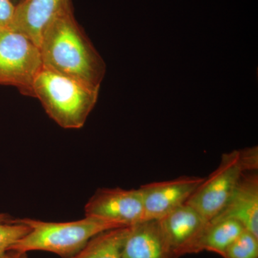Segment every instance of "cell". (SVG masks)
<instances>
[{
    "instance_id": "cell-1",
    "label": "cell",
    "mask_w": 258,
    "mask_h": 258,
    "mask_svg": "<svg viewBox=\"0 0 258 258\" xmlns=\"http://www.w3.org/2000/svg\"><path fill=\"white\" fill-rule=\"evenodd\" d=\"M39 49L45 69L100 88L106 63L76 21L71 0L45 29Z\"/></svg>"
},
{
    "instance_id": "cell-2",
    "label": "cell",
    "mask_w": 258,
    "mask_h": 258,
    "mask_svg": "<svg viewBox=\"0 0 258 258\" xmlns=\"http://www.w3.org/2000/svg\"><path fill=\"white\" fill-rule=\"evenodd\" d=\"M99 89L42 68L32 85V96L38 98L47 114L57 125L79 129L94 108Z\"/></svg>"
},
{
    "instance_id": "cell-3",
    "label": "cell",
    "mask_w": 258,
    "mask_h": 258,
    "mask_svg": "<svg viewBox=\"0 0 258 258\" xmlns=\"http://www.w3.org/2000/svg\"><path fill=\"white\" fill-rule=\"evenodd\" d=\"M29 226L30 232L18 241L9 252L27 253L41 250L71 258L98 234L111 229L123 227L115 222L98 217L85 216L82 220L66 222H49L20 219Z\"/></svg>"
},
{
    "instance_id": "cell-4",
    "label": "cell",
    "mask_w": 258,
    "mask_h": 258,
    "mask_svg": "<svg viewBox=\"0 0 258 258\" xmlns=\"http://www.w3.org/2000/svg\"><path fill=\"white\" fill-rule=\"evenodd\" d=\"M43 68L39 47L11 28H0V84L32 96V85Z\"/></svg>"
},
{
    "instance_id": "cell-5",
    "label": "cell",
    "mask_w": 258,
    "mask_h": 258,
    "mask_svg": "<svg viewBox=\"0 0 258 258\" xmlns=\"http://www.w3.org/2000/svg\"><path fill=\"white\" fill-rule=\"evenodd\" d=\"M245 171H249L241 150L222 154L218 167L205 178L186 203L210 221L225 207Z\"/></svg>"
},
{
    "instance_id": "cell-6",
    "label": "cell",
    "mask_w": 258,
    "mask_h": 258,
    "mask_svg": "<svg viewBox=\"0 0 258 258\" xmlns=\"http://www.w3.org/2000/svg\"><path fill=\"white\" fill-rule=\"evenodd\" d=\"M85 216L95 217L129 227L146 221L140 189H98L85 206Z\"/></svg>"
},
{
    "instance_id": "cell-7",
    "label": "cell",
    "mask_w": 258,
    "mask_h": 258,
    "mask_svg": "<svg viewBox=\"0 0 258 258\" xmlns=\"http://www.w3.org/2000/svg\"><path fill=\"white\" fill-rule=\"evenodd\" d=\"M205 179L184 176L141 186L145 220H161L184 205Z\"/></svg>"
},
{
    "instance_id": "cell-8",
    "label": "cell",
    "mask_w": 258,
    "mask_h": 258,
    "mask_svg": "<svg viewBox=\"0 0 258 258\" xmlns=\"http://www.w3.org/2000/svg\"><path fill=\"white\" fill-rule=\"evenodd\" d=\"M160 221L176 258L197 254L199 242L210 222L186 203Z\"/></svg>"
},
{
    "instance_id": "cell-9",
    "label": "cell",
    "mask_w": 258,
    "mask_h": 258,
    "mask_svg": "<svg viewBox=\"0 0 258 258\" xmlns=\"http://www.w3.org/2000/svg\"><path fill=\"white\" fill-rule=\"evenodd\" d=\"M235 220L258 237V175L257 171H245L221 211L212 219Z\"/></svg>"
},
{
    "instance_id": "cell-10",
    "label": "cell",
    "mask_w": 258,
    "mask_h": 258,
    "mask_svg": "<svg viewBox=\"0 0 258 258\" xmlns=\"http://www.w3.org/2000/svg\"><path fill=\"white\" fill-rule=\"evenodd\" d=\"M122 258H176L160 220L131 226Z\"/></svg>"
},
{
    "instance_id": "cell-11",
    "label": "cell",
    "mask_w": 258,
    "mask_h": 258,
    "mask_svg": "<svg viewBox=\"0 0 258 258\" xmlns=\"http://www.w3.org/2000/svg\"><path fill=\"white\" fill-rule=\"evenodd\" d=\"M69 0H21L10 28L21 32L39 47L42 34Z\"/></svg>"
},
{
    "instance_id": "cell-12",
    "label": "cell",
    "mask_w": 258,
    "mask_h": 258,
    "mask_svg": "<svg viewBox=\"0 0 258 258\" xmlns=\"http://www.w3.org/2000/svg\"><path fill=\"white\" fill-rule=\"evenodd\" d=\"M244 230L242 224L235 220L210 221L199 242L197 253L206 250L223 257L229 246Z\"/></svg>"
},
{
    "instance_id": "cell-13",
    "label": "cell",
    "mask_w": 258,
    "mask_h": 258,
    "mask_svg": "<svg viewBox=\"0 0 258 258\" xmlns=\"http://www.w3.org/2000/svg\"><path fill=\"white\" fill-rule=\"evenodd\" d=\"M130 227L103 231L92 237L71 258H122V249Z\"/></svg>"
},
{
    "instance_id": "cell-14",
    "label": "cell",
    "mask_w": 258,
    "mask_h": 258,
    "mask_svg": "<svg viewBox=\"0 0 258 258\" xmlns=\"http://www.w3.org/2000/svg\"><path fill=\"white\" fill-rule=\"evenodd\" d=\"M30 230L29 226L20 221V219L0 213V257H5L10 248Z\"/></svg>"
},
{
    "instance_id": "cell-15",
    "label": "cell",
    "mask_w": 258,
    "mask_h": 258,
    "mask_svg": "<svg viewBox=\"0 0 258 258\" xmlns=\"http://www.w3.org/2000/svg\"><path fill=\"white\" fill-rule=\"evenodd\" d=\"M222 257L258 258V237L244 229L229 246Z\"/></svg>"
},
{
    "instance_id": "cell-16",
    "label": "cell",
    "mask_w": 258,
    "mask_h": 258,
    "mask_svg": "<svg viewBox=\"0 0 258 258\" xmlns=\"http://www.w3.org/2000/svg\"><path fill=\"white\" fill-rule=\"evenodd\" d=\"M16 6L11 0H0V28H9L14 20Z\"/></svg>"
},
{
    "instance_id": "cell-17",
    "label": "cell",
    "mask_w": 258,
    "mask_h": 258,
    "mask_svg": "<svg viewBox=\"0 0 258 258\" xmlns=\"http://www.w3.org/2000/svg\"><path fill=\"white\" fill-rule=\"evenodd\" d=\"M0 258H28L27 253H20L16 252H9L5 257Z\"/></svg>"
}]
</instances>
